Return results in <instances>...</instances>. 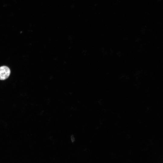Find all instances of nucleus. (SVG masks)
Masks as SVG:
<instances>
[{"label":"nucleus","instance_id":"1","mask_svg":"<svg viewBox=\"0 0 163 163\" xmlns=\"http://www.w3.org/2000/svg\"><path fill=\"white\" fill-rule=\"evenodd\" d=\"M10 70L8 67L3 66L0 67V80H5L9 76Z\"/></svg>","mask_w":163,"mask_h":163}]
</instances>
